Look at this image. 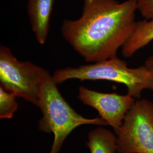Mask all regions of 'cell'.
<instances>
[{
	"label": "cell",
	"instance_id": "6da1fadb",
	"mask_svg": "<svg viewBox=\"0 0 153 153\" xmlns=\"http://www.w3.org/2000/svg\"><path fill=\"white\" fill-rule=\"evenodd\" d=\"M137 10L136 0H84L81 16L64 20L61 33L86 61L109 59L134 31Z\"/></svg>",
	"mask_w": 153,
	"mask_h": 153
},
{
	"label": "cell",
	"instance_id": "7a4b0ae2",
	"mask_svg": "<svg viewBox=\"0 0 153 153\" xmlns=\"http://www.w3.org/2000/svg\"><path fill=\"white\" fill-rule=\"evenodd\" d=\"M52 76L57 85L73 79L117 82L126 85L128 94L134 98H140L145 89L153 90V76L144 66L130 68L117 56L92 64L58 69Z\"/></svg>",
	"mask_w": 153,
	"mask_h": 153
},
{
	"label": "cell",
	"instance_id": "3957f363",
	"mask_svg": "<svg viewBox=\"0 0 153 153\" xmlns=\"http://www.w3.org/2000/svg\"><path fill=\"white\" fill-rule=\"evenodd\" d=\"M39 107L43 114L39 122V129L54 135L50 153H59L66 138L79 126L108 125L103 119H87L78 114L62 97L49 73L42 86Z\"/></svg>",
	"mask_w": 153,
	"mask_h": 153
},
{
	"label": "cell",
	"instance_id": "277c9868",
	"mask_svg": "<svg viewBox=\"0 0 153 153\" xmlns=\"http://www.w3.org/2000/svg\"><path fill=\"white\" fill-rule=\"evenodd\" d=\"M49 72L30 61L18 60L11 50L0 47L1 87L39 107L41 88Z\"/></svg>",
	"mask_w": 153,
	"mask_h": 153
},
{
	"label": "cell",
	"instance_id": "5b68a950",
	"mask_svg": "<svg viewBox=\"0 0 153 153\" xmlns=\"http://www.w3.org/2000/svg\"><path fill=\"white\" fill-rule=\"evenodd\" d=\"M120 153H153V103L134 102L117 133Z\"/></svg>",
	"mask_w": 153,
	"mask_h": 153
},
{
	"label": "cell",
	"instance_id": "8992f818",
	"mask_svg": "<svg viewBox=\"0 0 153 153\" xmlns=\"http://www.w3.org/2000/svg\"><path fill=\"white\" fill-rule=\"evenodd\" d=\"M78 92L82 103L97 109L102 119L114 128L116 134L126 113L135 102L134 98L128 94L100 93L84 86H80Z\"/></svg>",
	"mask_w": 153,
	"mask_h": 153
},
{
	"label": "cell",
	"instance_id": "52a82bcc",
	"mask_svg": "<svg viewBox=\"0 0 153 153\" xmlns=\"http://www.w3.org/2000/svg\"><path fill=\"white\" fill-rule=\"evenodd\" d=\"M54 0H28V13L33 33L39 44H45Z\"/></svg>",
	"mask_w": 153,
	"mask_h": 153
},
{
	"label": "cell",
	"instance_id": "ba28073f",
	"mask_svg": "<svg viewBox=\"0 0 153 153\" xmlns=\"http://www.w3.org/2000/svg\"><path fill=\"white\" fill-rule=\"evenodd\" d=\"M153 40V19L137 22L134 31L122 48V53L126 57H131Z\"/></svg>",
	"mask_w": 153,
	"mask_h": 153
},
{
	"label": "cell",
	"instance_id": "9c48e42d",
	"mask_svg": "<svg viewBox=\"0 0 153 153\" xmlns=\"http://www.w3.org/2000/svg\"><path fill=\"white\" fill-rule=\"evenodd\" d=\"M86 145L91 153H115L117 138L109 130L99 128L90 131Z\"/></svg>",
	"mask_w": 153,
	"mask_h": 153
},
{
	"label": "cell",
	"instance_id": "30bf717a",
	"mask_svg": "<svg viewBox=\"0 0 153 153\" xmlns=\"http://www.w3.org/2000/svg\"><path fill=\"white\" fill-rule=\"evenodd\" d=\"M16 96L0 87V118L11 119L18 109Z\"/></svg>",
	"mask_w": 153,
	"mask_h": 153
},
{
	"label": "cell",
	"instance_id": "8fae6325",
	"mask_svg": "<svg viewBox=\"0 0 153 153\" xmlns=\"http://www.w3.org/2000/svg\"><path fill=\"white\" fill-rule=\"evenodd\" d=\"M137 10L146 19H153V0H136Z\"/></svg>",
	"mask_w": 153,
	"mask_h": 153
},
{
	"label": "cell",
	"instance_id": "7c38bea8",
	"mask_svg": "<svg viewBox=\"0 0 153 153\" xmlns=\"http://www.w3.org/2000/svg\"><path fill=\"white\" fill-rule=\"evenodd\" d=\"M143 66L149 72V73L153 76V56L148 58Z\"/></svg>",
	"mask_w": 153,
	"mask_h": 153
}]
</instances>
